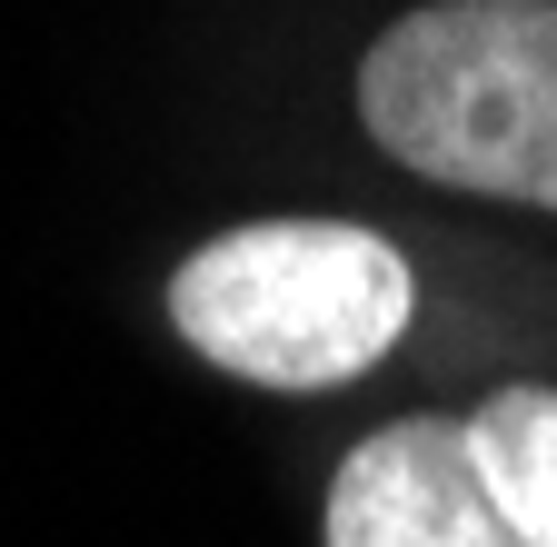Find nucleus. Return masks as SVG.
Masks as SVG:
<instances>
[{
	"mask_svg": "<svg viewBox=\"0 0 557 547\" xmlns=\"http://www.w3.org/2000/svg\"><path fill=\"white\" fill-rule=\"evenodd\" d=\"M369 140L468 199L557 210V0H429L359 60Z\"/></svg>",
	"mask_w": 557,
	"mask_h": 547,
	"instance_id": "1",
	"label": "nucleus"
},
{
	"mask_svg": "<svg viewBox=\"0 0 557 547\" xmlns=\"http://www.w3.org/2000/svg\"><path fill=\"white\" fill-rule=\"evenodd\" d=\"M408 259L359 220H249L170 279V328L249 388H348L408 338Z\"/></svg>",
	"mask_w": 557,
	"mask_h": 547,
	"instance_id": "2",
	"label": "nucleus"
},
{
	"mask_svg": "<svg viewBox=\"0 0 557 547\" xmlns=\"http://www.w3.org/2000/svg\"><path fill=\"white\" fill-rule=\"evenodd\" d=\"M329 547H528L468 458V419H388L329 477Z\"/></svg>",
	"mask_w": 557,
	"mask_h": 547,
	"instance_id": "3",
	"label": "nucleus"
},
{
	"mask_svg": "<svg viewBox=\"0 0 557 547\" xmlns=\"http://www.w3.org/2000/svg\"><path fill=\"white\" fill-rule=\"evenodd\" d=\"M468 458L498 498V518L528 547H557V388H498L468 419Z\"/></svg>",
	"mask_w": 557,
	"mask_h": 547,
	"instance_id": "4",
	"label": "nucleus"
}]
</instances>
